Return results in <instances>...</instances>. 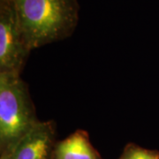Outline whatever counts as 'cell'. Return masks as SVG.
Here are the masks:
<instances>
[{
  "label": "cell",
  "mask_w": 159,
  "mask_h": 159,
  "mask_svg": "<svg viewBox=\"0 0 159 159\" xmlns=\"http://www.w3.org/2000/svg\"><path fill=\"white\" fill-rule=\"evenodd\" d=\"M11 2L30 51L68 38L78 25V0H11Z\"/></svg>",
  "instance_id": "1"
},
{
  "label": "cell",
  "mask_w": 159,
  "mask_h": 159,
  "mask_svg": "<svg viewBox=\"0 0 159 159\" xmlns=\"http://www.w3.org/2000/svg\"><path fill=\"white\" fill-rule=\"evenodd\" d=\"M39 121L20 74L0 73V159L11 153Z\"/></svg>",
  "instance_id": "2"
},
{
  "label": "cell",
  "mask_w": 159,
  "mask_h": 159,
  "mask_svg": "<svg viewBox=\"0 0 159 159\" xmlns=\"http://www.w3.org/2000/svg\"><path fill=\"white\" fill-rule=\"evenodd\" d=\"M30 51L11 0H0V73L21 74Z\"/></svg>",
  "instance_id": "3"
},
{
  "label": "cell",
  "mask_w": 159,
  "mask_h": 159,
  "mask_svg": "<svg viewBox=\"0 0 159 159\" xmlns=\"http://www.w3.org/2000/svg\"><path fill=\"white\" fill-rule=\"evenodd\" d=\"M55 138V121L40 120L4 159H53Z\"/></svg>",
  "instance_id": "4"
},
{
  "label": "cell",
  "mask_w": 159,
  "mask_h": 159,
  "mask_svg": "<svg viewBox=\"0 0 159 159\" xmlns=\"http://www.w3.org/2000/svg\"><path fill=\"white\" fill-rule=\"evenodd\" d=\"M53 159H102V157L91 144L89 134L79 129L55 144Z\"/></svg>",
  "instance_id": "5"
},
{
  "label": "cell",
  "mask_w": 159,
  "mask_h": 159,
  "mask_svg": "<svg viewBox=\"0 0 159 159\" xmlns=\"http://www.w3.org/2000/svg\"><path fill=\"white\" fill-rule=\"evenodd\" d=\"M119 159H159V152L129 143L125 146Z\"/></svg>",
  "instance_id": "6"
}]
</instances>
